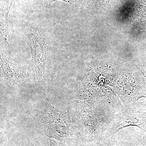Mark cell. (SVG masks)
Wrapping results in <instances>:
<instances>
[{"label":"cell","mask_w":146,"mask_h":146,"mask_svg":"<svg viewBox=\"0 0 146 146\" xmlns=\"http://www.w3.org/2000/svg\"><path fill=\"white\" fill-rule=\"evenodd\" d=\"M24 34L31 53L32 63L35 76L40 80L44 77L46 60L49 55L48 46L40 31L29 24L24 29Z\"/></svg>","instance_id":"cell-1"},{"label":"cell","mask_w":146,"mask_h":146,"mask_svg":"<svg viewBox=\"0 0 146 146\" xmlns=\"http://www.w3.org/2000/svg\"><path fill=\"white\" fill-rule=\"evenodd\" d=\"M1 69L3 77L8 81H18L23 74L22 69L2 54H1Z\"/></svg>","instance_id":"cell-2"},{"label":"cell","mask_w":146,"mask_h":146,"mask_svg":"<svg viewBox=\"0 0 146 146\" xmlns=\"http://www.w3.org/2000/svg\"><path fill=\"white\" fill-rule=\"evenodd\" d=\"M1 37L8 45L10 40L11 23L7 19L3 9L1 13Z\"/></svg>","instance_id":"cell-3"},{"label":"cell","mask_w":146,"mask_h":146,"mask_svg":"<svg viewBox=\"0 0 146 146\" xmlns=\"http://www.w3.org/2000/svg\"><path fill=\"white\" fill-rule=\"evenodd\" d=\"M41 1H42L43 4L46 7L50 6L53 3L57 1H62L72 5H74L76 3V0H41Z\"/></svg>","instance_id":"cell-4"},{"label":"cell","mask_w":146,"mask_h":146,"mask_svg":"<svg viewBox=\"0 0 146 146\" xmlns=\"http://www.w3.org/2000/svg\"><path fill=\"white\" fill-rule=\"evenodd\" d=\"M50 146H63V144L56 142L54 140L50 139Z\"/></svg>","instance_id":"cell-5"},{"label":"cell","mask_w":146,"mask_h":146,"mask_svg":"<svg viewBox=\"0 0 146 146\" xmlns=\"http://www.w3.org/2000/svg\"><path fill=\"white\" fill-rule=\"evenodd\" d=\"M14 1V0H10L9 1V6L7 7V9L6 13V16L7 17L8 16L9 13V11H10L11 8V6H12V4Z\"/></svg>","instance_id":"cell-6"},{"label":"cell","mask_w":146,"mask_h":146,"mask_svg":"<svg viewBox=\"0 0 146 146\" xmlns=\"http://www.w3.org/2000/svg\"><path fill=\"white\" fill-rule=\"evenodd\" d=\"M143 3H144L146 4V0H143Z\"/></svg>","instance_id":"cell-7"}]
</instances>
